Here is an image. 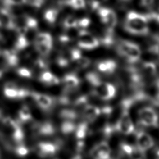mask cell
<instances>
[{
    "label": "cell",
    "instance_id": "1",
    "mask_svg": "<svg viewBox=\"0 0 159 159\" xmlns=\"http://www.w3.org/2000/svg\"><path fill=\"white\" fill-rule=\"evenodd\" d=\"M85 78L92 87V93L99 99L107 101L115 97L117 89L115 85L102 80L96 73H88Z\"/></svg>",
    "mask_w": 159,
    "mask_h": 159
},
{
    "label": "cell",
    "instance_id": "2",
    "mask_svg": "<svg viewBox=\"0 0 159 159\" xmlns=\"http://www.w3.org/2000/svg\"><path fill=\"white\" fill-rule=\"evenodd\" d=\"M117 52L126 59L128 62L134 64L141 57V48L134 42L128 40H119L117 45Z\"/></svg>",
    "mask_w": 159,
    "mask_h": 159
},
{
    "label": "cell",
    "instance_id": "3",
    "mask_svg": "<svg viewBox=\"0 0 159 159\" xmlns=\"http://www.w3.org/2000/svg\"><path fill=\"white\" fill-rule=\"evenodd\" d=\"M131 102L132 101L130 100L125 101L123 105V110L115 124V130H117L118 132L125 135L133 134L135 132V125L129 112Z\"/></svg>",
    "mask_w": 159,
    "mask_h": 159
},
{
    "label": "cell",
    "instance_id": "4",
    "mask_svg": "<svg viewBox=\"0 0 159 159\" xmlns=\"http://www.w3.org/2000/svg\"><path fill=\"white\" fill-rule=\"evenodd\" d=\"M139 122L146 127L157 128L159 126V117L156 110L152 107H144L138 111Z\"/></svg>",
    "mask_w": 159,
    "mask_h": 159
},
{
    "label": "cell",
    "instance_id": "5",
    "mask_svg": "<svg viewBox=\"0 0 159 159\" xmlns=\"http://www.w3.org/2000/svg\"><path fill=\"white\" fill-rule=\"evenodd\" d=\"M78 45L81 49L92 50L99 47L100 41L92 33L85 30H81L78 34Z\"/></svg>",
    "mask_w": 159,
    "mask_h": 159
},
{
    "label": "cell",
    "instance_id": "6",
    "mask_svg": "<svg viewBox=\"0 0 159 159\" xmlns=\"http://www.w3.org/2000/svg\"><path fill=\"white\" fill-rule=\"evenodd\" d=\"M97 13L101 22L106 27L115 29L117 24V17L114 11L111 8L101 7L97 10Z\"/></svg>",
    "mask_w": 159,
    "mask_h": 159
},
{
    "label": "cell",
    "instance_id": "7",
    "mask_svg": "<svg viewBox=\"0 0 159 159\" xmlns=\"http://www.w3.org/2000/svg\"><path fill=\"white\" fill-rule=\"evenodd\" d=\"M4 93L6 97L11 99H22L31 96V92L23 88H19L13 82L5 84Z\"/></svg>",
    "mask_w": 159,
    "mask_h": 159
},
{
    "label": "cell",
    "instance_id": "8",
    "mask_svg": "<svg viewBox=\"0 0 159 159\" xmlns=\"http://www.w3.org/2000/svg\"><path fill=\"white\" fill-rule=\"evenodd\" d=\"M112 150L107 142H101L93 146L90 151L92 159H111Z\"/></svg>",
    "mask_w": 159,
    "mask_h": 159
},
{
    "label": "cell",
    "instance_id": "9",
    "mask_svg": "<svg viewBox=\"0 0 159 159\" xmlns=\"http://www.w3.org/2000/svg\"><path fill=\"white\" fill-rule=\"evenodd\" d=\"M154 145V140L149 133L140 131L136 135V148L142 154L148 151Z\"/></svg>",
    "mask_w": 159,
    "mask_h": 159
},
{
    "label": "cell",
    "instance_id": "10",
    "mask_svg": "<svg viewBox=\"0 0 159 159\" xmlns=\"http://www.w3.org/2000/svg\"><path fill=\"white\" fill-rule=\"evenodd\" d=\"M59 146L57 144L41 142L36 147V151L38 155L41 158H48L55 156L58 152Z\"/></svg>",
    "mask_w": 159,
    "mask_h": 159
},
{
    "label": "cell",
    "instance_id": "11",
    "mask_svg": "<svg viewBox=\"0 0 159 159\" xmlns=\"http://www.w3.org/2000/svg\"><path fill=\"white\" fill-rule=\"evenodd\" d=\"M74 132L77 140V149L78 152H82L85 147L84 140L89 132V123L84 121L81 122L76 126Z\"/></svg>",
    "mask_w": 159,
    "mask_h": 159
},
{
    "label": "cell",
    "instance_id": "12",
    "mask_svg": "<svg viewBox=\"0 0 159 159\" xmlns=\"http://www.w3.org/2000/svg\"><path fill=\"white\" fill-rule=\"evenodd\" d=\"M124 29L126 32L132 35L146 36L149 33L148 25L136 24L126 20L124 23Z\"/></svg>",
    "mask_w": 159,
    "mask_h": 159
},
{
    "label": "cell",
    "instance_id": "13",
    "mask_svg": "<svg viewBox=\"0 0 159 159\" xmlns=\"http://www.w3.org/2000/svg\"><path fill=\"white\" fill-rule=\"evenodd\" d=\"M118 64L113 59H104L96 64V68L99 73L104 75H112L117 69Z\"/></svg>",
    "mask_w": 159,
    "mask_h": 159
},
{
    "label": "cell",
    "instance_id": "14",
    "mask_svg": "<svg viewBox=\"0 0 159 159\" xmlns=\"http://www.w3.org/2000/svg\"><path fill=\"white\" fill-rule=\"evenodd\" d=\"M102 113V108L92 105H86L82 112V117L84 121L87 123H92L95 121Z\"/></svg>",
    "mask_w": 159,
    "mask_h": 159
},
{
    "label": "cell",
    "instance_id": "15",
    "mask_svg": "<svg viewBox=\"0 0 159 159\" xmlns=\"http://www.w3.org/2000/svg\"><path fill=\"white\" fill-rule=\"evenodd\" d=\"M31 96H32L34 101L43 110H48L51 107L53 104V98L50 96L45 93H39V92H31Z\"/></svg>",
    "mask_w": 159,
    "mask_h": 159
},
{
    "label": "cell",
    "instance_id": "16",
    "mask_svg": "<svg viewBox=\"0 0 159 159\" xmlns=\"http://www.w3.org/2000/svg\"><path fill=\"white\" fill-rule=\"evenodd\" d=\"M62 83H63L64 89L69 92V91L77 89L80 84V80L76 75L73 73H69L64 76L62 79Z\"/></svg>",
    "mask_w": 159,
    "mask_h": 159
},
{
    "label": "cell",
    "instance_id": "17",
    "mask_svg": "<svg viewBox=\"0 0 159 159\" xmlns=\"http://www.w3.org/2000/svg\"><path fill=\"white\" fill-rule=\"evenodd\" d=\"M39 80L46 86H56L60 84V79L49 70H45L39 77Z\"/></svg>",
    "mask_w": 159,
    "mask_h": 159
},
{
    "label": "cell",
    "instance_id": "18",
    "mask_svg": "<svg viewBox=\"0 0 159 159\" xmlns=\"http://www.w3.org/2000/svg\"><path fill=\"white\" fill-rule=\"evenodd\" d=\"M125 20L140 25H148L149 22L145 14H142L134 11H130L128 12Z\"/></svg>",
    "mask_w": 159,
    "mask_h": 159
},
{
    "label": "cell",
    "instance_id": "19",
    "mask_svg": "<svg viewBox=\"0 0 159 159\" xmlns=\"http://www.w3.org/2000/svg\"><path fill=\"white\" fill-rule=\"evenodd\" d=\"M36 130L39 135L50 136L53 135L55 133V129L50 122H43L39 124L36 127Z\"/></svg>",
    "mask_w": 159,
    "mask_h": 159
},
{
    "label": "cell",
    "instance_id": "20",
    "mask_svg": "<svg viewBox=\"0 0 159 159\" xmlns=\"http://www.w3.org/2000/svg\"><path fill=\"white\" fill-rule=\"evenodd\" d=\"M59 12L58 8L55 7L48 8L43 13V19L45 22L49 25H55L58 18Z\"/></svg>",
    "mask_w": 159,
    "mask_h": 159
},
{
    "label": "cell",
    "instance_id": "21",
    "mask_svg": "<svg viewBox=\"0 0 159 159\" xmlns=\"http://www.w3.org/2000/svg\"><path fill=\"white\" fill-rule=\"evenodd\" d=\"M114 29L112 28L106 27V30L103 34V36H101V39L99 40L100 44L101 43L105 47H110L114 43Z\"/></svg>",
    "mask_w": 159,
    "mask_h": 159
},
{
    "label": "cell",
    "instance_id": "22",
    "mask_svg": "<svg viewBox=\"0 0 159 159\" xmlns=\"http://www.w3.org/2000/svg\"><path fill=\"white\" fill-rule=\"evenodd\" d=\"M142 70H143L144 75L149 76V77H153L157 73V64L152 61L144 62L142 65Z\"/></svg>",
    "mask_w": 159,
    "mask_h": 159
},
{
    "label": "cell",
    "instance_id": "23",
    "mask_svg": "<svg viewBox=\"0 0 159 159\" xmlns=\"http://www.w3.org/2000/svg\"><path fill=\"white\" fill-rule=\"evenodd\" d=\"M30 45V41L25 34H18L15 42V50L16 52L25 50Z\"/></svg>",
    "mask_w": 159,
    "mask_h": 159
},
{
    "label": "cell",
    "instance_id": "24",
    "mask_svg": "<svg viewBox=\"0 0 159 159\" xmlns=\"http://www.w3.org/2000/svg\"><path fill=\"white\" fill-rule=\"evenodd\" d=\"M4 57L8 65L11 66H16L19 62L17 52L14 50H5L4 52Z\"/></svg>",
    "mask_w": 159,
    "mask_h": 159
},
{
    "label": "cell",
    "instance_id": "25",
    "mask_svg": "<svg viewBox=\"0 0 159 159\" xmlns=\"http://www.w3.org/2000/svg\"><path fill=\"white\" fill-rule=\"evenodd\" d=\"M35 48L37 52L42 56H48L50 53L52 49V43H34Z\"/></svg>",
    "mask_w": 159,
    "mask_h": 159
},
{
    "label": "cell",
    "instance_id": "26",
    "mask_svg": "<svg viewBox=\"0 0 159 159\" xmlns=\"http://www.w3.org/2000/svg\"><path fill=\"white\" fill-rule=\"evenodd\" d=\"M18 119L22 124H26L32 119V113L29 107L26 106H22L18 111Z\"/></svg>",
    "mask_w": 159,
    "mask_h": 159
},
{
    "label": "cell",
    "instance_id": "27",
    "mask_svg": "<svg viewBox=\"0 0 159 159\" xmlns=\"http://www.w3.org/2000/svg\"><path fill=\"white\" fill-rule=\"evenodd\" d=\"M91 62H92V60L89 58L81 55L72 64H74L75 68L77 70H83L90 66Z\"/></svg>",
    "mask_w": 159,
    "mask_h": 159
},
{
    "label": "cell",
    "instance_id": "28",
    "mask_svg": "<svg viewBox=\"0 0 159 159\" xmlns=\"http://www.w3.org/2000/svg\"><path fill=\"white\" fill-rule=\"evenodd\" d=\"M78 18L73 16H68L63 21V27L65 30H69L78 28Z\"/></svg>",
    "mask_w": 159,
    "mask_h": 159
},
{
    "label": "cell",
    "instance_id": "29",
    "mask_svg": "<svg viewBox=\"0 0 159 159\" xmlns=\"http://www.w3.org/2000/svg\"><path fill=\"white\" fill-rule=\"evenodd\" d=\"M52 43L53 39L52 35L48 32H40L36 35L34 39V43Z\"/></svg>",
    "mask_w": 159,
    "mask_h": 159
},
{
    "label": "cell",
    "instance_id": "30",
    "mask_svg": "<svg viewBox=\"0 0 159 159\" xmlns=\"http://www.w3.org/2000/svg\"><path fill=\"white\" fill-rule=\"evenodd\" d=\"M60 117L66 121H73L78 117V112L73 110L66 109L60 112Z\"/></svg>",
    "mask_w": 159,
    "mask_h": 159
},
{
    "label": "cell",
    "instance_id": "31",
    "mask_svg": "<svg viewBox=\"0 0 159 159\" xmlns=\"http://www.w3.org/2000/svg\"><path fill=\"white\" fill-rule=\"evenodd\" d=\"M64 5L72 8L73 9L80 10L85 7L84 0H65Z\"/></svg>",
    "mask_w": 159,
    "mask_h": 159
},
{
    "label": "cell",
    "instance_id": "32",
    "mask_svg": "<svg viewBox=\"0 0 159 159\" xmlns=\"http://www.w3.org/2000/svg\"><path fill=\"white\" fill-rule=\"evenodd\" d=\"M76 126L74 124V122L72 121H66L65 120L63 124H61V132L64 135H69L75 131Z\"/></svg>",
    "mask_w": 159,
    "mask_h": 159
},
{
    "label": "cell",
    "instance_id": "33",
    "mask_svg": "<svg viewBox=\"0 0 159 159\" xmlns=\"http://www.w3.org/2000/svg\"><path fill=\"white\" fill-rule=\"evenodd\" d=\"M4 7H18L27 4V0H2Z\"/></svg>",
    "mask_w": 159,
    "mask_h": 159
},
{
    "label": "cell",
    "instance_id": "34",
    "mask_svg": "<svg viewBox=\"0 0 159 159\" xmlns=\"http://www.w3.org/2000/svg\"><path fill=\"white\" fill-rule=\"evenodd\" d=\"M108 0H89V7L92 11H97L98 8L103 7V4Z\"/></svg>",
    "mask_w": 159,
    "mask_h": 159
},
{
    "label": "cell",
    "instance_id": "35",
    "mask_svg": "<svg viewBox=\"0 0 159 159\" xmlns=\"http://www.w3.org/2000/svg\"><path fill=\"white\" fill-rule=\"evenodd\" d=\"M91 20L87 17H84L80 19H78V28H80L81 30H85L89 27L91 25Z\"/></svg>",
    "mask_w": 159,
    "mask_h": 159
},
{
    "label": "cell",
    "instance_id": "36",
    "mask_svg": "<svg viewBox=\"0 0 159 159\" xmlns=\"http://www.w3.org/2000/svg\"><path fill=\"white\" fill-rule=\"evenodd\" d=\"M147 19L149 21H154L157 23L159 24V10L149 11L145 14Z\"/></svg>",
    "mask_w": 159,
    "mask_h": 159
},
{
    "label": "cell",
    "instance_id": "37",
    "mask_svg": "<svg viewBox=\"0 0 159 159\" xmlns=\"http://www.w3.org/2000/svg\"><path fill=\"white\" fill-rule=\"evenodd\" d=\"M17 73L22 78L29 79L32 77V72H31L29 69H27V68L25 67L19 68V69H17Z\"/></svg>",
    "mask_w": 159,
    "mask_h": 159
},
{
    "label": "cell",
    "instance_id": "38",
    "mask_svg": "<svg viewBox=\"0 0 159 159\" xmlns=\"http://www.w3.org/2000/svg\"><path fill=\"white\" fill-rule=\"evenodd\" d=\"M16 153L17 155L19 156V157H23L29 154V149H28L26 146L22 145V144H20V145L16 147Z\"/></svg>",
    "mask_w": 159,
    "mask_h": 159
},
{
    "label": "cell",
    "instance_id": "39",
    "mask_svg": "<svg viewBox=\"0 0 159 159\" xmlns=\"http://www.w3.org/2000/svg\"><path fill=\"white\" fill-rule=\"evenodd\" d=\"M46 0H27V4L33 8H40L45 4Z\"/></svg>",
    "mask_w": 159,
    "mask_h": 159
},
{
    "label": "cell",
    "instance_id": "40",
    "mask_svg": "<svg viewBox=\"0 0 159 159\" xmlns=\"http://www.w3.org/2000/svg\"><path fill=\"white\" fill-rule=\"evenodd\" d=\"M155 0H140V4L145 8H151L154 4Z\"/></svg>",
    "mask_w": 159,
    "mask_h": 159
},
{
    "label": "cell",
    "instance_id": "41",
    "mask_svg": "<svg viewBox=\"0 0 159 159\" xmlns=\"http://www.w3.org/2000/svg\"><path fill=\"white\" fill-rule=\"evenodd\" d=\"M35 65L38 69H45L47 68V64L43 59H38L35 61Z\"/></svg>",
    "mask_w": 159,
    "mask_h": 159
},
{
    "label": "cell",
    "instance_id": "42",
    "mask_svg": "<svg viewBox=\"0 0 159 159\" xmlns=\"http://www.w3.org/2000/svg\"><path fill=\"white\" fill-rule=\"evenodd\" d=\"M156 158H157V159H159V149L156 152Z\"/></svg>",
    "mask_w": 159,
    "mask_h": 159
},
{
    "label": "cell",
    "instance_id": "43",
    "mask_svg": "<svg viewBox=\"0 0 159 159\" xmlns=\"http://www.w3.org/2000/svg\"><path fill=\"white\" fill-rule=\"evenodd\" d=\"M72 159H82V158H81L80 156L77 155V156H75V157H73Z\"/></svg>",
    "mask_w": 159,
    "mask_h": 159
},
{
    "label": "cell",
    "instance_id": "44",
    "mask_svg": "<svg viewBox=\"0 0 159 159\" xmlns=\"http://www.w3.org/2000/svg\"><path fill=\"white\" fill-rule=\"evenodd\" d=\"M3 28V26H2V22H1V21H0V30H1Z\"/></svg>",
    "mask_w": 159,
    "mask_h": 159
},
{
    "label": "cell",
    "instance_id": "45",
    "mask_svg": "<svg viewBox=\"0 0 159 159\" xmlns=\"http://www.w3.org/2000/svg\"><path fill=\"white\" fill-rule=\"evenodd\" d=\"M2 75H3V73H2V72H1V71H0V78H1L2 77Z\"/></svg>",
    "mask_w": 159,
    "mask_h": 159
},
{
    "label": "cell",
    "instance_id": "46",
    "mask_svg": "<svg viewBox=\"0 0 159 159\" xmlns=\"http://www.w3.org/2000/svg\"><path fill=\"white\" fill-rule=\"evenodd\" d=\"M121 1H129V0H121Z\"/></svg>",
    "mask_w": 159,
    "mask_h": 159
},
{
    "label": "cell",
    "instance_id": "47",
    "mask_svg": "<svg viewBox=\"0 0 159 159\" xmlns=\"http://www.w3.org/2000/svg\"><path fill=\"white\" fill-rule=\"evenodd\" d=\"M0 116H1V113H0Z\"/></svg>",
    "mask_w": 159,
    "mask_h": 159
}]
</instances>
